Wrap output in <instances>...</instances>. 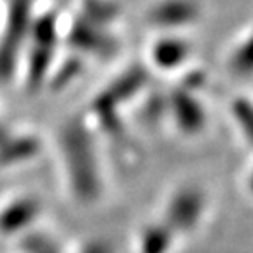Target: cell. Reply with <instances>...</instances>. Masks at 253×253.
Listing matches in <instances>:
<instances>
[{"instance_id":"obj_1","label":"cell","mask_w":253,"mask_h":253,"mask_svg":"<svg viewBox=\"0 0 253 253\" xmlns=\"http://www.w3.org/2000/svg\"><path fill=\"white\" fill-rule=\"evenodd\" d=\"M58 153L65 185L81 206H93L104 195V170L99 144L86 118H71L58 130Z\"/></svg>"},{"instance_id":"obj_2","label":"cell","mask_w":253,"mask_h":253,"mask_svg":"<svg viewBox=\"0 0 253 253\" xmlns=\"http://www.w3.org/2000/svg\"><path fill=\"white\" fill-rule=\"evenodd\" d=\"M36 9L37 0H7L0 32V83L11 81L21 63Z\"/></svg>"},{"instance_id":"obj_3","label":"cell","mask_w":253,"mask_h":253,"mask_svg":"<svg viewBox=\"0 0 253 253\" xmlns=\"http://www.w3.org/2000/svg\"><path fill=\"white\" fill-rule=\"evenodd\" d=\"M208 210L210 199L206 190L194 183H185L167 195L158 218L178 236V239H181L201 229Z\"/></svg>"},{"instance_id":"obj_4","label":"cell","mask_w":253,"mask_h":253,"mask_svg":"<svg viewBox=\"0 0 253 253\" xmlns=\"http://www.w3.org/2000/svg\"><path fill=\"white\" fill-rule=\"evenodd\" d=\"M151 81L148 65L132 63L107 81L93 95L88 113H122L123 107L141 99Z\"/></svg>"},{"instance_id":"obj_5","label":"cell","mask_w":253,"mask_h":253,"mask_svg":"<svg viewBox=\"0 0 253 253\" xmlns=\"http://www.w3.org/2000/svg\"><path fill=\"white\" fill-rule=\"evenodd\" d=\"M63 41L71 47V51L81 58L107 60L120 47V41L113 28L91 23L81 14L72 18L71 25L63 34Z\"/></svg>"},{"instance_id":"obj_6","label":"cell","mask_w":253,"mask_h":253,"mask_svg":"<svg viewBox=\"0 0 253 253\" xmlns=\"http://www.w3.org/2000/svg\"><path fill=\"white\" fill-rule=\"evenodd\" d=\"M204 18L201 0H151L144 11V21L155 34H185Z\"/></svg>"},{"instance_id":"obj_7","label":"cell","mask_w":253,"mask_h":253,"mask_svg":"<svg viewBox=\"0 0 253 253\" xmlns=\"http://www.w3.org/2000/svg\"><path fill=\"white\" fill-rule=\"evenodd\" d=\"M167 120L185 137H197L208 128V109L197 91L174 86L166 93Z\"/></svg>"},{"instance_id":"obj_8","label":"cell","mask_w":253,"mask_h":253,"mask_svg":"<svg viewBox=\"0 0 253 253\" xmlns=\"http://www.w3.org/2000/svg\"><path fill=\"white\" fill-rule=\"evenodd\" d=\"M192 53L194 44L186 34H155L148 46V67L158 72L183 71Z\"/></svg>"},{"instance_id":"obj_9","label":"cell","mask_w":253,"mask_h":253,"mask_svg":"<svg viewBox=\"0 0 253 253\" xmlns=\"http://www.w3.org/2000/svg\"><path fill=\"white\" fill-rule=\"evenodd\" d=\"M42 199L36 194H21L0 206V236L20 237L36 227L42 214Z\"/></svg>"},{"instance_id":"obj_10","label":"cell","mask_w":253,"mask_h":253,"mask_svg":"<svg viewBox=\"0 0 253 253\" xmlns=\"http://www.w3.org/2000/svg\"><path fill=\"white\" fill-rule=\"evenodd\" d=\"M28 44L30 47H25L27 56L21 58V62L25 60V88L27 91H37L47 83L51 76L56 62V46L46 42H32V41H28L27 46Z\"/></svg>"},{"instance_id":"obj_11","label":"cell","mask_w":253,"mask_h":253,"mask_svg":"<svg viewBox=\"0 0 253 253\" xmlns=\"http://www.w3.org/2000/svg\"><path fill=\"white\" fill-rule=\"evenodd\" d=\"M42 151V141L34 132H9L0 142V169L32 162Z\"/></svg>"},{"instance_id":"obj_12","label":"cell","mask_w":253,"mask_h":253,"mask_svg":"<svg viewBox=\"0 0 253 253\" xmlns=\"http://www.w3.org/2000/svg\"><path fill=\"white\" fill-rule=\"evenodd\" d=\"M178 243V236L157 218L141 225L135 236V253H172Z\"/></svg>"},{"instance_id":"obj_13","label":"cell","mask_w":253,"mask_h":253,"mask_svg":"<svg viewBox=\"0 0 253 253\" xmlns=\"http://www.w3.org/2000/svg\"><path fill=\"white\" fill-rule=\"evenodd\" d=\"M225 67L234 79H253V25L232 44L225 60Z\"/></svg>"},{"instance_id":"obj_14","label":"cell","mask_w":253,"mask_h":253,"mask_svg":"<svg viewBox=\"0 0 253 253\" xmlns=\"http://www.w3.org/2000/svg\"><path fill=\"white\" fill-rule=\"evenodd\" d=\"M78 14L86 18L91 23L115 28L116 21L122 16V7L116 0H81Z\"/></svg>"},{"instance_id":"obj_15","label":"cell","mask_w":253,"mask_h":253,"mask_svg":"<svg viewBox=\"0 0 253 253\" xmlns=\"http://www.w3.org/2000/svg\"><path fill=\"white\" fill-rule=\"evenodd\" d=\"M16 241L18 253H65L62 243L51 232L37 227L16 237Z\"/></svg>"},{"instance_id":"obj_16","label":"cell","mask_w":253,"mask_h":253,"mask_svg":"<svg viewBox=\"0 0 253 253\" xmlns=\"http://www.w3.org/2000/svg\"><path fill=\"white\" fill-rule=\"evenodd\" d=\"M83 65H84V58L74 55V53H72L71 56H67L65 60H62V62H58V58H56L55 67H53L47 83H49V86H51L53 90H63V88L69 86L76 78L81 76Z\"/></svg>"},{"instance_id":"obj_17","label":"cell","mask_w":253,"mask_h":253,"mask_svg":"<svg viewBox=\"0 0 253 253\" xmlns=\"http://www.w3.org/2000/svg\"><path fill=\"white\" fill-rule=\"evenodd\" d=\"M230 116L243 141L253 148V99L236 97L230 104Z\"/></svg>"},{"instance_id":"obj_18","label":"cell","mask_w":253,"mask_h":253,"mask_svg":"<svg viewBox=\"0 0 253 253\" xmlns=\"http://www.w3.org/2000/svg\"><path fill=\"white\" fill-rule=\"evenodd\" d=\"M142 122L150 123V125H157L162 120H167V102H166V95L158 93L146 97L144 102H142V113H141Z\"/></svg>"},{"instance_id":"obj_19","label":"cell","mask_w":253,"mask_h":253,"mask_svg":"<svg viewBox=\"0 0 253 253\" xmlns=\"http://www.w3.org/2000/svg\"><path fill=\"white\" fill-rule=\"evenodd\" d=\"M72 253H115V246L111 245L107 239H90V241L83 243L76 252Z\"/></svg>"},{"instance_id":"obj_20","label":"cell","mask_w":253,"mask_h":253,"mask_svg":"<svg viewBox=\"0 0 253 253\" xmlns=\"http://www.w3.org/2000/svg\"><path fill=\"white\" fill-rule=\"evenodd\" d=\"M245 188L253 199V164L250 166V169L246 170V174H245Z\"/></svg>"}]
</instances>
